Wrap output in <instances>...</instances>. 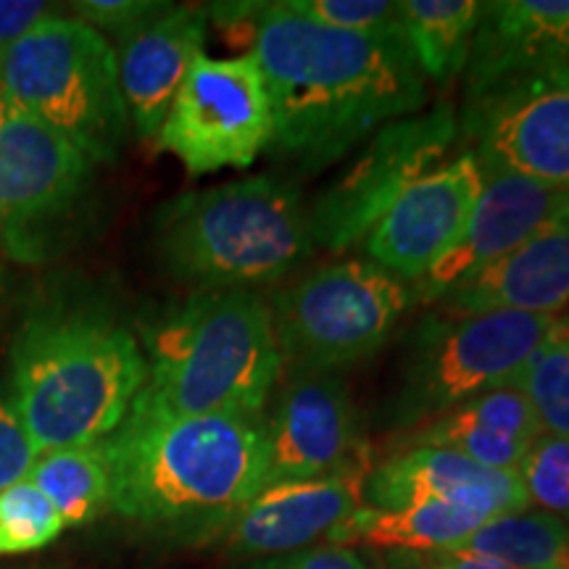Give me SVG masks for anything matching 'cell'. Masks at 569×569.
I'll use <instances>...</instances> for the list:
<instances>
[{
  "label": "cell",
  "mask_w": 569,
  "mask_h": 569,
  "mask_svg": "<svg viewBox=\"0 0 569 569\" xmlns=\"http://www.w3.org/2000/svg\"><path fill=\"white\" fill-rule=\"evenodd\" d=\"M272 103L267 153L311 177L427 106V77L403 34H351L267 3L251 51Z\"/></svg>",
  "instance_id": "cell-1"
},
{
  "label": "cell",
  "mask_w": 569,
  "mask_h": 569,
  "mask_svg": "<svg viewBox=\"0 0 569 569\" xmlns=\"http://www.w3.org/2000/svg\"><path fill=\"white\" fill-rule=\"evenodd\" d=\"M101 446L111 511L172 546L219 543L267 488L264 417H180L134 398Z\"/></svg>",
  "instance_id": "cell-2"
},
{
  "label": "cell",
  "mask_w": 569,
  "mask_h": 569,
  "mask_svg": "<svg viewBox=\"0 0 569 569\" xmlns=\"http://www.w3.org/2000/svg\"><path fill=\"white\" fill-rule=\"evenodd\" d=\"M140 340L103 296L48 284L11 343L9 407L40 453L109 438L146 386Z\"/></svg>",
  "instance_id": "cell-3"
},
{
  "label": "cell",
  "mask_w": 569,
  "mask_h": 569,
  "mask_svg": "<svg viewBox=\"0 0 569 569\" xmlns=\"http://www.w3.org/2000/svg\"><path fill=\"white\" fill-rule=\"evenodd\" d=\"M138 336L142 403L180 417H264L282 359L261 290H190L142 317Z\"/></svg>",
  "instance_id": "cell-4"
},
{
  "label": "cell",
  "mask_w": 569,
  "mask_h": 569,
  "mask_svg": "<svg viewBox=\"0 0 569 569\" xmlns=\"http://www.w3.org/2000/svg\"><path fill=\"white\" fill-rule=\"evenodd\" d=\"M163 272L193 288L280 282L315 251L309 206L293 180L256 174L169 198L153 213Z\"/></svg>",
  "instance_id": "cell-5"
},
{
  "label": "cell",
  "mask_w": 569,
  "mask_h": 569,
  "mask_svg": "<svg viewBox=\"0 0 569 569\" xmlns=\"http://www.w3.org/2000/svg\"><path fill=\"white\" fill-rule=\"evenodd\" d=\"M0 88L92 163H113L130 134L117 51L80 19L53 13L0 61Z\"/></svg>",
  "instance_id": "cell-6"
},
{
  "label": "cell",
  "mask_w": 569,
  "mask_h": 569,
  "mask_svg": "<svg viewBox=\"0 0 569 569\" xmlns=\"http://www.w3.org/2000/svg\"><path fill=\"white\" fill-rule=\"evenodd\" d=\"M557 317L490 311L446 317L432 311L407 340L382 417L396 436L443 417L469 398L517 386Z\"/></svg>",
  "instance_id": "cell-7"
},
{
  "label": "cell",
  "mask_w": 569,
  "mask_h": 569,
  "mask_svg": "<svg viewBox=\"0 0 569 569\" xmlns=\"http://www.w3.org/2000/svg\"><path fill=\"white\" fill-rule=\"evenodd\" d=\"M417 301L415 282L346 259L269 298L282 372H340L386 346Z\"/></svg>",
  "instance_id": "cell-8"
},
{
  "label": "cell",
  "mask_w": 569,
  "mask_h": 569,
  "mask_svg": "<svg viewBox=\"0 0 569 569\" xmlns=\"http://www.w3.org/2000/svg\"><path fill=\"white\" fill-rule=\"evenodd\" d=\"M96 163L27 111L9 103L0 124V246L21 264L59 251L82 211Z\"/></svg>",
  "instance_id": "cell-9"
},
{
  "label": "cell",
  "mask_w": 569,
  "mask_h": 569,
  "mask_svg": "<svg viewBox=\"0 0 569 569\" xmlns=\"http://www.w3.org/2000/svg\"><path fill=\"white\" fill-rule=\"evenodd\" d=\"M272 140V103L253 53L209 59L201 53L184 77L156 146L201 177L246 169Z\"/></svg>",
  "instance_id": "cell-10"
},
{
  "label": "cell",
  "mask_w": 569,
  "mask_h": 569,
  "mask_svg": "<svg viewBox=\"0 0 569 569\" xmlns=\"http://www.w3.org/2000/svg\"><path fill=\"white\" fill-rule=\"evenodd\" d=\"M459 140V113L440 101L375 132L365 151L309 206L315 246L340 253L365 243L369 230L407 193L411 182L430 172Z\"/></svg>",
  "instance_id": "cell-11"
},
{
  "label": "cell",
  "mask_w": 569,
  "mask_h": 569,
  "mask_svg": "<svg viewBox=\"0 0 569 569\" xmlns=\"http://www.w3.org/2000/svg\"><path fill=\"white\" fill-rule=\"evenodd\" d=\"M459 140L482 174L569 188V61L465 96Z\"/></svg>",
  "instance_id": "cell-12"
},
{
  "label": "cell",
  "mask_w": 569,
  "mask_h": 569,
  "mask_svg": "<svg viewBox=\"0 0 569 569\" xmlns=\"http://www.w3.org/2000/svg\"><path fill=\"white\" fill-rule=\"evenodd\" d=\"M264 411L267 486L317 480L375 457L340 372H282Z\"/></svg>",
  "instance_id": "cell-13"
},
{
  "label": "cell",
  "mask_w": 569,
  "mask_h": 569,
  "mask_svg": "<svg viewBox=\"0 0 569 569\" xmlns=\"http://www.w3.org/2000/svg\"><path fill=\"white\" fill-rule=\"evenodd\" d=\"M482 193V172L472 153L411 182L365 238L369 261L407 282H419L461 238Z\"/></svg>",
  "instance_id": "cell-14"
},
{
  "label": "cell",
  "mask_w": 569,
  "mask_h": 569,
  "mask_svg": "<svg viewBox=\"0 0 569 569\" xmlns=\"http://www.w3.org/2000/svg\"><path fill=\"white\" fill-rule=\"evenodd\" d=\"M375 457L336 475L267 486L230 525L219 546L234 561L277 557L322 546L330 532L365 507Z\"/></svg>",
  "instance_id": "cell-15"
},
{
  "label": "cell",
  "mask_w": 569,
  "mask_h": 569,
  "mask_svg": "<svg viewBox=\"0 0 569 569\" xmlns=\"http://www.w3.org/2000/svg\"><path fill=\"white\" fill-rule=\"evenodd\" d=\"M567 211L569 188L507 172L482 174V193L467 230L415 284L417 301L436 306L453 288L503 259Z\"/></svg>",
  "instance_id": "cell-16"
},
{
  "label": "cell",
  "mask_w": 569,
  "mask_h": 569,
  "mask_svg": "<svg viewBox=\"0 0 569 569\" xmlns=\"http://www.w3.org/2000/svg\"><path fill=\"white\" fill-rule=\"evenodd\" d=\"M451 503L482 517L528 511L519 472H498L446 448H401L372 467L365 503L375 509H403L411 503Z\"/></svg>",
  "instance_id": "cell-17"
},
{
  "label": "cell",
  "mask_w": 569,
  "mask_h": 569,
  "mask_svg": "<svg viewBox=\"0 0 569 569\" xmlns=\"http://www.w3.org/2000/svg\"><path fill=\"white\" fill-rule=\"evenodd\" d=\"M206 30L209 13L203 6H172L113 48L119 88L140 140L159 134L184 77L203 53Z\"/></svg>",
  "instance_id": "cell-18"
},
{
  "label": "cell",
  "mask_w": 569,
  "mask_h": 569,
  "mask_svg": "<svg viewBox=\"0 0 569 569\" xmlns=\"http://www.w3.org/2000/svg\"><path fill=\"white\" fill-rule=\"evenodd\" d=\"M569 303V211L436 303L446 317L519 311L549 315Z\"/></svg>",
  "instance_id": "cell-19"
},
{
  "label": "cell",
  "mask_w": 569,
  "mask_h": 569,
  "mask_svg": "<svg viewBox=\"0 0 569 569\" xmlns=\"http://www.w3.org/2000/svg\"><path fill=\"white\" fill-rule=\"evenodd\" d=\"M569 61V0L486 3L465 77L467 96Z\"/></svg>",
  "instance_id": "cell-20"
},
{
  "label": "cell",
  "mask_w": 569,
  "mask_h": 569,
  "mask_svg": "<svg viewBox=\"0 0 569 569\" xmlns=\"http://www.w3.org/2000/svg\"><path fill=\"white\" fill-rule=\"evenodd\" d=\"M540 436L536 415L519 386L488 390L446 411L432 422L396 436L401 448H446L498 472H519L530 446Z\"/></svg>",
  "instance_id": "cell-21"
},
{
  "label": "cell",
  "mask_w": 569,
  "mask_h": 569,
  "mask_svg": "<svg viewBox=\"0 0 569 569\" xmlns=\"http://www.w3.org/2000/svg\"><path fill=\"white\" fill-rule=\"evenodd\" d=\"M488 517L451 503H411L403 509L361 507L330 532L327 546H365L369 551L432 553L451 551L472 536Z\"/></svg>",
  "instance_id": "cell-22"
},
{
  "label": "cell",
  "mask_w": 569,
  "mask_h": 569,
  "mask_svg": "<svg viewBox=\"0 0 569 569\" xmlns=\"http://www.w3.org/2000/svg\"><path fill=\"white\" fill-rule=\"evenodd\" d=\"M401 32L427 80L448 84L465 74L475 32L486 13L480 0H398Z\"/></svg>",
  "instance_id": "cell-23"
},
{
  "label": "cell",
  "mask_w": 569,
  "mask_h": 569,
  "mask_svg": "<svg viewBox=\"0 0 569 569\" xmlns=\"http://www.w3.org/2000/svg\"><path fill=\"white\" fill-rule=\"evenodd\" d=\"M27 480L53 503L63 528H82L111 511V475L101 440L40 453Z\"/></svg>",
  "instance_id": "cell-24"
},
{
  "label": "cell",
  "mask_w": 569,
  "mask_h": 569,
  "mask_svg": "<svg viewBox=\"0 0 569 569\" xmlns=\"http://www.w3.org/2000/svg\"><path fill=\"white\" fill-rule=\"evenodd\" d=\"M451 551L498 559L517 569H569V525L546 511H511L486 519Z\"/></svg>",
  "instance_id": "cell-25"
},
{
  "label": "cell",
  "mask_w": 569,
  "mask_h": 569,
  "mask_svg": "<svg viewBox=\"0 0 569 569\" xmlns=\"http://www.w3.org/2000/svg\"><path fill=\"white\" fill-rule=\"evenodd\" d=\"M540 436L569 440V317L557 322L519 377Z\"/></svg>",
  "instance_id": "cell-26"
},
{
  "label": "cell",
  "mask_w": 569,
  "mask_h": 569,
  "mask_svg": "<svg viewBox=\"0 0 569 569\" xmlns=\"http://www.w3.org/2000/svg\"><path fill=\"white\" fill-rule=\"evenodd\" d=\"M63 530L59 511L32 480L13 482L0 493V557L46 549Z\"/></svg>",
  "instance_id": "cell-27"
},
{
  "label": "cell",
  "mask_w": 569,
  "mask_h": 569,
  "mask_svg": "<svg viewBox=\"0 0 569 569\" xmlns=\"http://www.w3.org/2000/svg\"><path fill=\"white\" fill-rule=\"evenodd\" d=\"M282 6L311 24L351 34H403L401 11L390 0H282Z\"/></svg>",
  "instance_id": "cell-28"
},
{
  "label": "cell",
  "mask_w": 569,
  "mask_h": 569,
  "mask_svg": "<svg viewBox=\"0 0 569 569\" xmlns=\"http://www.w3.org/2000/svg\"><path fill=\"white\" fill-rule=\"evenodd\" d=\"M519 480L530 503L569 525V440L538 436L519 465Z\"/></svg>",
  "instance_id": "cell-29"
},
{
  "label": "cell",
  "mask_w": 569,
  "mask_h": 569,
  "mask_svg": "<svg viewBox=\"0 0 569 569\" xmlns=\"http://www.w3.org/2000/svg\"><path fill=\"white\" fill-rule=\"evenodd\" d=\"M77 19L90 24L92 30L111 34L113 40H124L159 19L163 11L172 9V3L163 0H77L71 3Z\"/></svg>",
  "instance_id": "cell-30"
},
{
  "label": "cell",
  "mask_w": 569,
  "mask_h": 569,
  "mask_svg": "<svg viewBox=\"0 0 569 569\" xmlns=\"http://www.w3.org/2000/svg\"><path fill=\"white\" fill-rule=\"evenodd\" d=\"M227 569H372L361 551L348 546H311V549L277 553V557L248 559Z\"/></svg>",
  "instance_id": "cell-31"
},
{
  "label": "cell",
  "mask_w": 569,
  "mask_h": 569,
  "mask_svg": "<svg viewBox=\"0 0 569 569\" xmlns=\"http://www.w3.org/2000/svg\"><path fill=\"white\" fill-rule=\"evenodd\" d=\"M38 457L40 451L27 436L24 425L13 415L6 396H0V493L13 482L27 480Z\"/></svg>",
  "instance_id": "cell-32"
},
{
  "label": "cell",
  "mask_w": 569,
  "mask_h": 569,
  "mask_svg": "<svg viewBox=\"0 0 569 569\" xmlns=\"http://www.w3.org/2000/svg\"><path fill=\"white\" fill-rule=\"evenodd\" d=\"M48 17H53L51 6L40 0H0V61Z\"/></svg>",
  "instance_id": "cell-33"
},
{
  "label": "cell",
  "mask_w": 569,
  "mask_h": 569,
  "mask_svg": "<svg viewBox=\"0 0 569 569\" xmlns=\"http://www.w3.org/2000/svg\"><path fill=\"white\" fill-rule=\"evenodd\" d=\"M401 559H407L415 569H517L503 565L498 559L486 557H472V553H459V551H432V553H401L393 551Z\"/></svg>",
  "instance_id": "cell-34"
},
{
  "label": "cell",
  "mask_w": 569,
  "mask_h": 569,
  "mask_svg": "<svg viewBox=\"0 0 569 569\" xmlns=\"http://www.w3.org/2000/svg\"><path fill=\"white\" fill-rule=\"evenodd\" d=\"M365 557L369 559L372 569H415L407 559H401L393 551H369Z\"/></svg>",
  "instance_id": "cell-35"
},
{
  "label": "cell",
  "mask_w": 569,
  "mask_h": 569,
  "mask_svg": "<svg viewBox=\"0 0 569 569\" xmlns=\"http://www.w3.org/2000/svg\"><path fill=\"white\" fill-rule=\"evenodd\" d=\"M6 109H9V98H6L3 88H0V124H3V119H6Z\"/></svg>",
  "instance_id": "cell-36"
},
{
  "label": "cell",
  "mask_w": 569,
  "mask_h": 569,
  "mask_svg": "<svg viewBox=\"0 0 569 569\" xmlns=\"http://www.w3.org/2000/svg\"><path fill=\"white\" fill-rule=\"evenodd\" d=\"M0 290H3V267H0Z\"/></svg>",
  "instance_id": "cell-37"
}]
</instances>
